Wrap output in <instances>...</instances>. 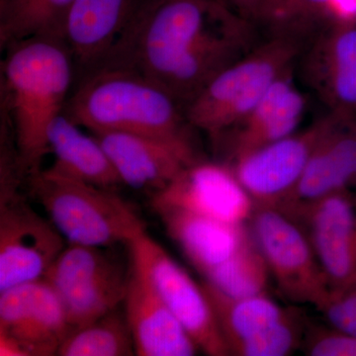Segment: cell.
I'll return each mask as SVG.
<instances>
[{
  "instance_id": "obj_1",
  "label": "cell",
  "mask_w": 356,
  "mask_h": 356,
  "mask_svg": "<svg viewBox=\"0 0 356 356\" xmlns=\"http://www.w3.org/2000/svg\"><path fill=\"white\" fill-rule=\"evenodd\" d=\"M254 26L220 0H156L109 69L134 70L186 104L254 48Z\"/></svg>"
},
{
  "instance_id": "obj_2",
  "label": "cell",
  "mask_w": 356,
  "mask_h": 356,
  "mask_svg": "<svg viewBox=\"0 0 356 356\" xmlns=\"http://www.w3.org/2000/svg\"><path fill=\"white\" fill-rule=\"evenodd\" d=\"M1 108L8 115L26 175L50 153L49 132L65 111L74 79L72 56L60 39L35 37L7 47Z\"/></svg>"
},
{
  "instance_id": "obj_3",
  "label": "cell",
  "mask_w": 356,
  "mask_h": 356,
  "mask_svg": "<svg viewBox=\"0 0 356 356\" xmlns=\"http://www.w3.org/2000/svg\"><path fill=\"white\" fill-rule=\"evenodd\" d=\"M64 113L92 134L191 139L184 107L163 86L134 70H102L81 79Z\"/></svg>"
},
{
  "instance_id": "obj_4",
  "label": "cell",
  "mask_w": 356,
  "mask_h": 356,
  "mask_svg": "<svg viewBox=\"0 0 356 356\" xmlns=\"http://www.w3.org/2000/svg\"><path fill=\"white\" fill-rule=\"evenodd\" d=\"M306 44L283 35H270L257 44L185 107L189 125L219 140L250 113L276 79L294 67Z\"/></svg>"
},
{
  "instance_id": "obj_5",
  "label": "cell",
  "mask_w": 356,
  "mask_h": 356,
  "mask_svg": "<svg viewBox=\"0 0 356 356\" xmlns=\"http://www.w3.org/2000/svg\"><path fill=\"white\" fill-rule=\"evenodd\" d=\"M33 197L49 220L72 245L106 248L132 242L147 231L132 205L115 191L51 175H28Z\"/></svg>"
},
{
  "instance_id": "obj_6",
  "label": "cell",
  "mask_w": 356,
  "mask_h": 356,
  "mask_svg": "<svg viewBox=\"0 0 356 356\" xmlns=\"http://www.w3.org/2000/svg\"><path fill=\"white\" fill-rule=\"evenodd\" d=\"M24 177L0 173V292L44 278L65 240L21 192Z\"/></svg>"
},
{
  "instance_id": "obj_7",
  "label": "cell",
  "mask_w": 356,
  "mask_h": 356,
  "mask_svg": "<svg viewBox=\"0 0 356 356\" xmlns=\"http://www.w3.org/2000/svg\"><path fill=\"white\" fill-rule=\"evenodd\" d=\"M102 248L69 243L44 274L72 331L116 310L125 300L129 273Z\"/></svg>"
},
{
  "instance_id": "obj_8",
  "label": "cell",
  "mask_w": 356,
  "mask_h": 356,
  "mask_svg": "<svg viewBox=\"0 0 356 356\" xmlns=\"http://www.w3.org/2000/svg\"><path fill=\"white\" fill-rule=\"evenodd\" d=\"M156 1L74 0L63 40L81 81L116 62Z\"/></svg>"
},
{
  "instance_id": "obj_9",
  "label": "cell",
  "mask_w": 356,
  "mask_h": 356,
  "mask_svg": "<svg viewBox=\"0 0 356 356\" xmlns=\"http://www.w3.org/2000/svg\"><path fill=\"white\" fill-rule=\"evenodd\" d=\"M250 221L281 294L318 309L331 287L303 229L280 210L264 206H255Z\"/></svg>"
},
{
  "instance_id": "obj_10",
  "label": "cell",
  "mask_w": 356,
  "mask_h": 356,
  "mask_svg": "<svg viewBox=\"0 0 356 356\" xmlns=\"http://www.w3.org/2000/svg\"><path fill=\"white\" fill-rule=\"evenodd\" d=\"M130 257L146 269L159 296L193 339L210 356L229 355L214 311L199 285L149 236L147 231L128 243Z\"/></svg>"
},
{
  "instance_id": "obj_11",
  "label": "cell",
  "mask_w": 356,
  "mask_h": 356,
  "mask_svg": "<svg viewBox=\"0 0 356 356\" xmlns=\"http://www.w3.org/2000/svg\"><path fill=\"white\" fill-rule=\"evenodd\" d=\"M72 327L44 278L0 292V355H57Z\"/></svg>"
},
{
  "instance_id": "obj_12",
  "label": "cell",
  "mask_w": 356,
  "mask_h": 356,
  "mask_svg": "<svg viewBox=\"0 0 356 356\" xmlns=\"http://www.w3.org/2000/svg\"><path fill=\"white\" fill-rule=\"evenodd\" d=\"M331 119L330 112L305 130L228 163L255 206L278 208L291 195Z\"/></svg>"
},
{
  "instance_id": "obj_13",
  "label": "cell",
  "mask_w": 356,
  "mask_h": 356,
  "mask_svg": "<svg viewBox=\"0 0 356 356\" xmlns=\"http://www.w3.org/2000/svg\"><path fill=\"white\" fill-rule=\"evenodd\" d=\"M289 218L305 232L331 289L356 282V208L350 191L318 199Z\"/></svg>"
},
{
  "instance_id": "obj_14",
  "label": "cell",
  "mask_w": 356,
  "mask_h": 356,
  "mask_svg": "<svg viewBox=\"0 0 356 356\" xmlns=\"http://www.w3.org/2000/svg\"><path fill=\"white\" fill-rule=\"evenodd\" d=\"M163 205L228 222H247L255 205L227 163L199 161L152 194L151 206Z\"/></svg>"
},
{
  "instance_id": "obj_15",
  "label": "cell",
  "mask_w": 356,
  "mask_h": 356,
  "mask_svg": "<svg viewBox=\"0 0 356 356\" xmlns=\"http://www.w3.org/2000/svg\"><path fill=\"white\" fill-rule=\"evenodd\" d=\"M108 154L123 184L156 193L197 161L191 139L165 140L122 132L92 134Z\"/></svg>"
},
{
  "instance_id": "obj_16",
  "label": "cell",
  "mask_w": 356,
  "mask_h": 356,
  "mask_svg": "<svg viewBox=\"0 0 356 356\" xmlns=\"http://www.w3.org/2000/svg\"><path fill=\"white\" fill-rule=\"evenodd\" d=\"M304 81L331 112L356 119V24L331 23L306 44Z\"/></svg>"
},
{
  "instance_id": "obj_17",
  "label": "cell",
  "mask_w": 356,
  "mask_h": 356,
  "mask_svg": "<svg viewBox=\"0 0 356 356\" xmlns=\"http://www.w3.org/2000/svg\"><path fill=\"white\" fill-rule=\"evenodd\" d=\"M123 305L136 355L191 356L199 348L159 296L146 269L131 257Z\"/></svg>"
},
{
  "instance_id": "obj_18",
  "label": "cell",
  "mask_w": 356,
  "mask_h": 356,
  "mask_svg": "<svg viewBox=\"0 0 356 356\" xmlns=\"http://www.w3.org/2000/svg\"><path fill=\"white\" fill-rule=\"evenodd\" d=\"M332 119L303 175L280 207L287 216L318 199L356 186V119L331 112Z\"/></svg>"
},
{
  "instance_id": "obj_19",
  "label": "cell",
  "mask_w": 356,
  "mask_h": 356,
  "mask_svg": "<svg viewBox=\"0 0 356 356\" xmlns=\"http://www.w3.org/2000/svg\"><path fill=\"white\" fill-rule=\"evenodd\" d=\"M168 236L204 278L231 259L250 240L247 222H228L172 206H152Z\"/></svg>"
},
{
  "instance_id": "obj_20",
  "label": "cell",
  "mask_w": 356,
  "mask_h": 356,
  "mask_svg": "<svg viewBox=\"0 0 356 356\" xmlns=\"http://www.w3.org/2000/svg\"><path fill=\"white\" fill-rule=\"evenodd\" d=\"M293 74L294 67L276 79L250 113L220 138L228 136L229 163L297 132L307 103Z\"/></svg>"
},
{
  "instance_id": "obj_21",
  "label": "cell",
  "mask_w": 356,
  "mask_h": 356,
  "mask_svg": "<svg viewBox=\"0 0 356 356\" xmlns=\"http://www.w3.org/2000/svg\"><path fill=\"white\" fill-rule=\"evenodd\" d=\"M49 147L55 156L46 170L51 175L111 191L123 184L102 144L95 136L81 132L65 113L51 125Z\"/></svg>"
},
{
  "instance_id": "obj_22",
  "label": "cell",
  "mask_w": 356,
  "mask_h": 356,
  "mask_svg": "<svg viewBox=\"0 0 356 356\" xmlns=\"http://www.w3.org/2000/svg\"><path fill=\"white\" fill-rule=\"evenodd\" d=\"M202 288L214 311L229 355L238 344L259 336L287 317L291 310L282 308L264 294L233 298L203 281Z\"/></svg>"
},
{
  "instance_id": "obj_23",
  "label": "cell",
  "mask_w": 356,
  "mask_h": 356,
  "mask_svg": "<svg viewBox=\"0 0 356 356\" xmlns=\"http://www.w3.org/2000/svg\"><path fill=\"white\" fill-rule=\"evenodd\" d=\"M74 0H9L0 7V44L35 37L63 40L67 14ZM64 41V40H63Z\"/></svg>"
},
{
  "instance_id": "obj_24",
  "label": "cell",
  "mask_w": 356,
  "mask_h": 356,
  "mask_svg": "<svg viewBox=\"0 0 356 356\" xmlns=\"http://www.w3.org/2000/svg\"><path fill=\"white\" fill-rule=\"evenodd\" d=\"M136 355L125 314L118 309L90 324L72 330L58 348L60 356H129Z\"/></svg>"
},
{
  "instance_id": "obj_25",
  "label": "cell",
  "mask_w": 356,
  "mask_h": 356,
  "mask_svg": "<svg viewBox=\"0 0 356 356\" xmlns=\"http://www.w3.org/2000/svg\"><path fill=\"white\" fill-rule=\"evenodd\" d=\"M270 276L254 236L238 254L206 276L205 281L227 296L245 298L266 293Z\"/></svg>"
},
{
  "instance_id": "obj_26",
  "label": "cell",
  "mask_w": 356,
  "mask_h": 356,
  "mask_svg": "<svg viewBox=\"0 0 356 356\" xmlns=\"http://www.w3.org/2000/svg\"><path fill=\"white\" fill-rule=\"evenodd\" d=\"M332 0H269L261 25L270 35L294 37L308 43L331 23Z\"/></svg>"
},
{
  "instance_id": "obj_27",
  "label": "cell",
  "mask_w": 356,
  "mask_h": 356,
  "mask_svg": "<svg viewBox=\"0 0 356 356\" xmlns=\"http://www.w3.org/2000/svg\"><path fill=\"white\" fill-rule=\"evenodd\" d=\"M307 327L296 313L291 312L286 318L266 330L259 336L238 344L232 355L285 356L291 355L303 341Z\"/></svg>"
},
{
  "instance_id": "obj_28",
  "label": "cell",
  "mask_w": 356,
  "mask_h": 356,
  "mask_svg": "<svg viewBox=\"0 0 356 356\" xmlns=\"http://www.w3.org/2000/svg\"><path fill=\"white\" fill-rule=\"evenodd\" d=\"M302 348L311 356H356V337L329 325L306 329Z\"/></svg>"
},
{
  "instance_id": "obj_29",
  "label": "cell",
  "mask_w": 356,
  "mask_h": 356,
  "mask_svg": "<svg viewBox=\"0 0 356 356\" xmlns=\"http://www.w3.org/2000/svg\"><path fill=\"white\" fill-rule=\"evenodd\" d=\"M318 310L324 314L330 325L356 337V282L330 290Z\"/></svg>"
},
{
  "instance_id": "obj_30",
  "label": "cell",
  "mask_w": 356,
  "mask_h": 356,
  "mask_svg": "<svg viewBox=\"0 0 356 356\" xmlns=\"http://www.w3.org/2000/svg\"><path fill=\"white\" fill-rule=\"evenodd\" d=\"M269 0H227V3L238 15L252 24L261 25Z\"/></svg>"
},
{
  "instance_id": "obj_31",
  "label": "cell",
  "mask_w": 356,
  "mask_h": 356,
  "mask_svg": "<svg viewBox=\"0 0 356 356\" xmlns=\"http://www.w3.org/2000/svg\"><path fill=\"white\" fill-rule=\"evenodd\" d=\"M330 17L334 24H356V0H332Z\"/></svg>"
},
{
  "instance_id": "obj_32",
  "label": "cell",
  "mask_w": 356,
  "mask_h": 356,
  "mask_svg": "<svg viewBox=\"0 0 356 356\" xmlns=\"http://www.w3.org/2000/svg\"><path fill=\"white\" fill-rule=\"evenodd\" d=\"M9 0H0V7L6 6L7 2H8Z\"/></svg>"
},
{
  "instance_id": "obj_33",
  "label": "cell",
  "mask_w": 356,
  "mask_h": 356,
  "mask_svg": "<svg viewBox=\"0 0 356 356\" xmlns=\"http://www.w3.org/2000/svg\"><path fill=\"white\" fill-rule=\"evenodd\" d=\"M353 201H355V205L356 208V186H355V192L353 193Z\"/></svg>"
}]
</instances>
